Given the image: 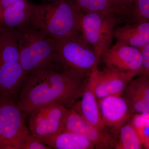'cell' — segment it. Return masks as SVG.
Here are the masks:
<instances>
[{
    "label": "cell",
    "instance_id": "obj_1",
    "mask_svg": "<svg viewBox=\"0 0 149 149\" xmlns=\"http://www.w3.org/2000/svg\"><path fill=\"white\" fill-rule=\"evenodd\" d=\"M90 77L66 70L62 65L32 71L24 77L17 105L28 115L49 104L71 108L81 98Z\"/></svg>",
    "mask_w": 149,
    "mask_h": 149
},
{
    "label": "cell",
    "instance_id": "obj_2",
    "mask_svg": "<svg viewBox=\"0 0 149 149\" xmlns=\"http://www.w3.org/2000/svg\"><path fill=\"white\" fill-rule=\"evenodd\" d=\"M82 13L72 0L32 4L29 23L53 40L64 39L80 33Z\"/></svg>",
    "mask_w": 149,
    "mask_h": 149
},
{
    "label": "cell",
    "instance_id": "obj_3",
    "mask_svg": "<svg viewBox=\"0 0 149 149\" xmlns=\"http://www.w3.org/2000/svg\"><path fill=\"white\" fill-rule=\"evenodd\" d=\"M17 29L19 61L25 76L37 70L61 65L53 39L29 22Z\"/></svg>",
    "mask_w": 149,
    "mask_h": 149
},
{
    "label": "cell",
    "instance_id": "obj_4",
    "mask_svg": "<svg viewBox=\"0 0 149 149\" xmlns=\"http://www.w3.org/2000/svg\"><path fill=\"white\" fill-rule=\"evenodd\" d=\"M126 16V14L118 11L82 13L80 34L94 49L99 60L109 47L115 29L120 24H125Z\"/></svg>",
    "mask_w": 149,
    "mask_h": 149
},
{
    "label": "cell",
    "instance_id": "obj_5",
    "mask_svg": "<svg viewBox=\"0 0 149 149\" xmlns=\"http://www.w3.org/2000/svg\"><path fill=\"white\" fill-rule=\"evenodd\" d=\"M54 40L59 59L66 70L90 77L98 69L100 60L94 49L85 42L80 33Z\"/></svg>",
    "mask_w": 149,
    "mask_h": 149
},
{
    "label": "cell",
    "instance_id": "obj_6",
    "mask_svg": "<svg viewBox=\"0 0 149 149\" xmlns=\"http://www.w3.org/2000/svg\"><path fill=\"white\" fill-rule=\"evenodd\" d=\"M28 116L16 102L0 101V149H20L22 141L30 133L25 124Z\"/></svg>",
    "mask_w": 149,
    "mask_h": 149
},
{
    "label": "cell",
    "instance_id": "obj_7",
    "mask_svg": "<svg viewBox=\"0 0 149 149\" xmlns=\"http://www.w3.org/2000/svg\"><path fill=\"white\" fill-rule=\"evenodd\" d=\"M68 108L58 104H51L33 110L29 116V130L32 136L42 143L64 130Z\"/></svg>",
    "mask_w": 149,
    "mask_h": 149
},
{
    "label": "cell",
    "instance_id": "obj_8",
    "mask_svg": "<svg viewBox=\"0 0 149 149\" xmlns=\"http://www.w3.org/2000/svg\"><path fill=\"white\" fill-rule=\"evenodd\" d=\"M101 57L107 69L134 77L143 74L142 54L139 48L116 42L107 49Z\"/></svg>",
    "mask_w": 149,
    "mask_h": 149
},
{
    "label": "cell",
    "instance_id": "obj_9",
    "mask_svg": "<svg viewBox=\"0 0 149 149\" xmlns=\"http://www.w3.org/2000/svg\"><path fill=\"white\" fill-rule=\"evenodd\" d=\"M64 127L65 130L85 137L94 144L95 149L114 148L117 143V135L91 124L73 108L68 109Z\"/></svg>",
    "mask_w": 149,
    "mask_h": 149
},
{
    "label": "cell",
    "instance_id": "obj_10",
    "mask_svg": "<svg viewBox=\"0 0 149 149\" xmlns=\"http://www.w3.org/2000/svg\"><path fill=\"white\" fill-rule=\"evenodd\" d=\"M98 101L104 125L118 136L120 128L132 115L128 104L121 95L107 96Z\"/></svg>",
    "mask_w": 149,
    "mask_h": 149
},
{
    "label": "cell",
    "instance_id": "obj_11",
    "mask_svg": "<svg viewBox=\"0 0 149 149\" xmlns=\"http://www.w3.org/2000/svg\"><path fill=\"white\" fill-rule=\"evenodd\" d=\"M94 90L98 100L107 96L121 95L126 86L134 77L105 68L98 69L91 75Z\"/></svg>",
    "mask_w": 149,
    "mask_h": 149
},
{
    "label": "cell",
    "instance_id": "obj_12",
    "mask_svg": "<svg viewBox=\"0 0 149 149\" xmlns=\"http://www.w3.org/2000/svg\"><path fill=\"white\" fill-rule=\"evenodd\" d=\"M25 76L19 61L0 65V101L16 102Z\"/></svg>",
    "mask_w": 149,
    "mask_h": 149
},
{
    "label": "cell",
    "instance_id": "obj_13",
    "mask_svg": "<svg viewBox=\"0 0 149 149\" xmlns=\"http://www.w3.org/2000/svg\"><path fill=\"white\" fill-rule=\"evenodd\" d=\"M72 108L91 124L101 129L109 130L102 121L98 101L95 92L94 83L91 75L80 102H76Z\"/></svg>",
    "mask_w": 149,
    "mask_h": 149
},
{
    "label": "cell",
    "instance_id": "obj_14",
    "mask_svg": "<svg viewBox=\"0 0 149 149\" xmlns=\"http://www.w3.org/2000/svg\"><path fill=\"white\" fill-rule=\"evenodd\" d=\"M113 36L116 42L142 49L149 45V22L117 27Z\"/></svg>",
    "mask_w": 149,
    "mask_h": 149
},
{
    "label": "cell",
    "instance_id": "obj_15",
    "mask_svg": "<svg viewBox=\"0 0 149 149\" xmlns=\"http://www.w3.org/2000/svg\"><path fill=\"white\" fill-rule=\"evenodd\" d=\"M32 4L20 0L6 8L0 15V26L17 29L29 22Z\"/></svg>",
    "mask_w": 149,
    "mask_h": 149
},
{
    "label": "cell",
    "instance_id": "obj_16",
    "mask_svg": "<svg viewBox=\"0 0 149 149\" xmlns=\"http://www.w3.org/2000/svg\"><path fill=\"white\" fill-rule=\"evenodd\" d=\"M55 149H94V144L85 137L66 130L43 142Z\"/></svg>",
    "mask_w": 149,
    "mask_h": 149
},
{
    "label": "cell",
    "instance_id": "obj_17",
    "mask_svg": "<svg viewBox=\"0 0 149 149\" xmlns=\"http://www.w3.org/2000/svg\"><path fill=\"white\" fill-rule=\"evenodd\" d=\"M19 61L17 29L0 26V65Z\"/></svg>",
    "mask_w": 149,
    "mask_h": 149
},
{
    "label": "cell",
    "instance_id": "obj_18",
    "mask_svg": "<svg viewBox=\"0 0 149 149\" xmlns=\"http://www.w3.org/2000/svg\"><path fill=\"white\" fill-rule=\"evenodd\" d=\"M142 143L136 132V128L131 122H127L119 130L116 149H140Z\"/></svg>",
    "mask_w": 149,
    "mask_h": 149
},
{
    "label": "cell",
    "instance_id": "obj_19",
    "mask_svg": "<svg viewBox=\"0 0 149 149\" xmlns=\"http://www.w3.org/2000/svg\"><path fill=\"white\" fill-rule=\"evenodd\" d=\"M77 8L84 13L118 11L126 14L116 6L113 0H72Z\"/></svg>",
    "mask_w": 149,
    "mask_h": 149
},
{
    "label": "cell",
    "instance_id": "obj_20",
    "mask_svg": "<svg viewBox=\"0 0 149 149\" xmlns=\"http://www.w3.org/2000/svg\"><path fill=\"white\" fill-rule=\"evenodd\" d=\"M149 22V0H134L126 17L125 24Z\"/></svg>",
    "mask_w": 149,
    "mask_h": 149
},
{
    "label": "cell",
    "instance_id": "obj_21",
    "mask_svg": "<svg viewBox=\"0 0 149 149\" xmlns=\"http://www.w3.org/2000/svg\"><path fill=\"white\" fill-rule=\"evenodd\" d=\"M121 95L128 104L132 115L134 113H149V108L148 104L130 83H128L126 86Z\"/></svg>",
    "mask_w": 149,
    "mask_h": 149
},
{
    "label": "cell",
    "instance_id": "obj_22",
    "mask_svg": "<svg viewBox=\"0 0 149 149\" xmlns=\"http://www.w3.org/2000/svg\"><path fill=\"white\" fill-rule=\"evenodd\" d=\"M140 77L130 81L139 95L146 102L149 108V76L141 74Z\"/></svg>",
    "mask_w": 149,
    "mask_h": 149
},
{
    "label": "cell",
    "instance_id": "obj_23",
    "mask_svg": "<svg viewBox=\"0 0 149 149\" xmlns=\"http://www.w3.org/2000/svg\"><path fill=\"white\" fill-rule=\"evenodd\" d=\"M32 136L30 133L25 137L22 143L20 149H52Z\"/></svg>",
    "mask_w": 149,
    "mask_h": 149
},
{
    "label": "cell",
    "instance_id": "obj_24",
    "mask_svg": "<svg viewBox=\"0 0 149 149\" xmlns=\"http://www.w3.org/2000/svg\"><path fill=\"white\" fill-rule=\"evenodd\" d=\"M131 123L135 128L149 126V113L136 115L133 116Z\"/></svg>",
    "mask_w": 149,
    "mask_h": 149
},
{
    "label": "cell",
    "instance_id": "obj_25",
    "mask_svg": "<svg viewBox=\"0 0 149 149\" xmlns=\"http://www.w3.org/2000/svg\"><path fill=\"white\" fill-rule=\"evenodd\" d=\"M143 60V73L149 76V45L140 49Z\"/></svg>",
    "mask_w": 149,
    "mask_h": 149
},
{
    "label": "cell",
    "instance_id": "obj_26",
    "mask_svg": "<svg viewBox=\"0 0 149 149\" xmlns=\"http://www.w3.org/2000/svg\"><path fill=\"white\" fill-rule=\"evenodd\" d=\"M135 128L142 145L147 148L149 145V126Z\"/></svg>",
    "mask_w": 149,
    "mask_h": 149
},
{
    "label": "cell",
    "instance_id": "obj_27",
    "mask_svg": "<svg viewBox=\"0 0 149 149\" xmlns=\"http://www.w3.org/2000/svg\"><path fill=\"white\" fill-rule=\"evenodd\" d=\"M134 0H113L116 6L120 10L128 13Z\"/></svg>",
    "mask_w": 149,
    "mask_h": 149
},
{
    "label": "cell",
    "instance_id": "obj_28",
    "mask_svg": "<svg viewBox=\"0 0 149 149\" xmlns=\"http://www.w3.org/2000/svg\"><path fill=\"white\" fill-rule=\"evenodd\" d=\"M20 0H0V15L3 11Z\"/></svg>",
    "mask_w": 149,
    "mask_h": 149
},
{
    "label": "cell",
    "instance_id": "obj_29",
    "mask_svg": "<svg viewBox=\"0 0 149 149\" xmlns=\"http://www.w3.org/2000/svg\"><path fill=\"white\" fill-rule=\"evenodd\" d=\"M46 1H49L51 2H54L58 1H60V0H46Z\"/></svg>",
    "mask_w": 149,
    "mask_h": 149
},
{
    "label": "cell",
    "instance_id": "obj_30",
    "mask_svg": "<svg viewBox=\"0 0 149 149\" xmlns=\"http://www.w3.org/2000/svg\"><path fill=\"white\" fill-rule=\"evenodd\" d=\"M147 148H149V145H148V147H147Z\"/></svg>",
    "mask_w": 149,
    "mask_h": 149
}]
</instances>
